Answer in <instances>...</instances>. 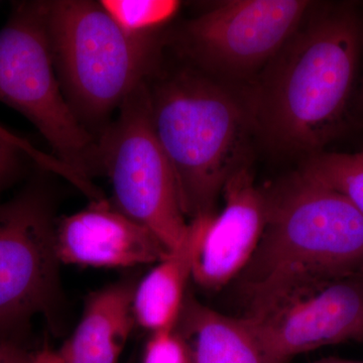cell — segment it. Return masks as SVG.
<instances>
[{
	"label": "cell",
	"mask_w": 363,
	"mask_h": 363,
	"mask_svg": "<svg viewBox=\"0 0 363 363\" xmlns=\"http://www.w3.org/2000/svg\"><path fill=\"white\" fill-rule=\"evenodd\" d=\"M362 14L315 2L291 39L245 86L257 138L279 154L310 156L342 130L362 62Z\"/></svg>",
	"instance_id": "obj_1"
},
{
	"label": "cell",
	"mask_w": 363,
	"mask_h": 363,
	"mask_svg": "<svg viewBox=\"0 0 363 363\" xmlns=\"http://www.w3.org/2000/svg\"><path fill=\"white\" fill-rule=\"evenodd\" d=\"M266 220L240 276L245 316L286 294L363 269V217L344 196L301 169L262 188Z\"/></svg>",
	"instance_id": "obj_2"
},
{
	"label": "cell",
	"mask_w": 363,
	"mask_h": 363,
	"mask_svg": "<svg viewBox=\"0 0 363 363\" xmlns=\"http://www.w3.org/2000/svg\"><path fill=\"white\" fill-rule=\"evenodd\" d=\"M154 77L147 82L150 121L182 211L189 221L216 213L227 181L250 167L257 133L245 88L188 63Z\"/></svg>",
	"instance_id": "obj_3"
},
{
	"label": "cell",
	"mask_w": 363,
	"mask_h": 363,
	"mask_svg": "<svg viewBox=\"0 0 363 363\" xmlns=\"http://www.w3.org/2000/svg\"><path fill=\"white\" fill-rule=\"evenodd\" d=\"M44 4L55 68L67 101L86 128L104 123L159 71V35H128L100 2Z\"/></svg>",
	"instance_id": "obj_4"
},
{
	"label": "cell",
	"mask_w": 363,
	"mask_h": 363,
	"mask_svg": "<svg viewBox=\"0 0 363 363\" xmlns=\"http://www.w3.org/2000/svg\"><path fill=\"white\" fill-rule=\"evenodd\" d=\"M0 102L44 136L54 157L88 187L101 172L98 140L81 123L57 77L44 1L16 4L0 30Z\"/></svg>",
	"instance_id": "obj_5"
},
{
	"label": "cell",
	"mask_w": 363,
	"mask_h": 363,
	"mask_svg": "<svg viewBox=\"0 0 363 363\" xmlns=\"http://www.w3.org/2000/svg\"><path fill=\"white\" fill-rule=\"evenodd\" d=\"M100 169L111 184V204L150 229L168 250L180 245L189 221L171 164L150 121L147 82L119 107L98 140Z\"/></svg>",
	"instance_id": "obj_6"
},
{
	"label": "cell",
	"mask_w": 363,
	"mask_h": 363,
	"mask_svg": "<svg viewBox=\"0 0 363 363\" xmlns=\"http://www.w3.org/2000/svg\"><path fill=\"white\" fill-rule=\"evenodd\" d=\"M308 0H227L187 20L176 35L187 63L245 87L281 51L310 13Z\"/></svg>",
	"instance_id": "obj_7"
},
{
	"label": "cell",
	"mask_w": 363,
	"mask_h": 363,
	"mask_svg": "<svg viewBox=\"0 0 363 363\" xmlns=\"http://www.w3.org/2000/svg\"><path fill=\"white\" fill-rule=\"evenodd\" d=\"M55 226L38 189L0 204V342L14 341L33 317L54 311L60 264Z\"/></svg>",
	"instance_id": "obj_8"
},
{
	"label": "cell",
	"mask_w": 363,
	"mask_h": 363,
	"mask_svg": "<svg viewBox=\"0 0 363 363\" xmlns=\"http://www.w3.org/2000/svg\"><path fill=\"white\" fill-rule=\"evenodd\" d=\"M245 318L274 363L327 345L363 341L362 276L303 286Z\"/></svg>",
	"instance_id": "obj_9"
},
{
	"label": "cell",
	"mask_w": 363,
	"mask_h": 363,
	"mask_svg": "<svg viewBox=\"0 0 363 363\" xmlns=\"http://www.w3.org/2000/svg\"><path fill=\"white\" fill-rule=\"evenodd\" d=\"M223 207L208 219L192 279L207 291H219L238 279L257 250L266 220L262 188L250 167L241 169L222 192Z\"/></svg>",
	"instance_id": "obj_10"
},
{
	"label": "cell",
	"mask_w": 363,
	"mask_h": 363,
	"mask_svg": "<svg viewBox=\"0 0 363 363\" xmlns=\"http://www.w3.org/2000/svg\"><path fill=\"white\" fill-rule=\"evenodd\" d=\"M55 248L60 264L93 267L157 264L169 253L150 229L106 199L64 217L55 226Z\"/></svg>",
	"instance_id": "obj_11"
},
{
	"label": "cell",
	"mask_w": 363,
	"mask_h": 363,
	"mask_svg": "<svg viewBox=\"0 0 363 363\" xmlns=\"http://www.w3.org/2000/svg\"><path fill=\"white\" fill-rule=\"evenodd\" d=\"M133 281L91 294L70 338L58 350L63 363H119L133 326Z\"/></svg>",
	"instance_id": "obj_12"
},
{
	"label": "cell",
	"mask_w": 363,
	"mask_h": 363,
	"mask_svg": "<svg viewBox=\"0 0 363 363\" xmlns=\"http://www.w3.org/2000/svg\"><path fill=\"white\" fill-rule=\"evenodd\" d=\"M210 216L189 221L180 245L169 250L140 283L135 284L133 315L136 323L150 333L175 328Z\"/></svg>",
	"instance_id": "obj_13"
},
{
	"label": "cell",
	"mask_w": 363,
	"mask_h": 363,
	"mask_svg": "<svg viewBox=\"0 0 363 363\" xmlns=\"http://www.w3.org/2000/svg\"><path fill=\"white\" fill-rule=\"evenodd\" d=\"M176 329L187 341L191 363H274L247 318L221 314L191 294Z\"/></svg>",
	"instance_id": "obj_14"
},
{
	"label": "cell",
	"mask_w": 363,
	"mask_h": 363,
	"mask_svg": "<svg viewBox=\"0 0 363 363\" xmlns=\"http://www.w3.org/2000/svg\"><path fill=\"white\" fill-rule=\"evenodd\" d=\"M300 169L344 196L363 217V150L350 154L321 150L308 156Z\"/></svg>",
	"instance_id": "obj_15"
},
{
	"label": "cell",
	"mask_w": 363,
	"mask_h": 363,
	"mask_svg": "<svg viewBox=\"0 0 363 363\" xmlns=\"http://www.w3.org/2000/svg\"><path fill=\"white\" fill-rule=\"evenodd\" d=\"M102 7L128 35H154L175 18L181 4L176 0H102Z\"/></svg>",
	"instance_id": "obj_16"
},
{
	"label": "cell",
	"mask_w": 363,
	"mask_h": 363,
	"mask_svg": "<svg viewBox=\"0 0 363 363\" xmlns=\"http://www.w3.org/2000/svg\"><path fill=\"white\" fill-rule=\"evenodd\" d=\"M28 161L35 162L45 169L61 174L80 190L84 188L82 181L56 157L48 156L45 152L35 149L28 140L0 125V191L20 176Z\"/></svg>",
	"instance_id": "obj_17"
},
{
	"label": "cell",
	"mask_w": 363,
	"mask_h": 363,
	"mask_svg": "<svg viewBox=\"0 0 363 363\" xmlns=\"http://www.w3.org/2000/svg\"><path fill=\"white\" fill-rule=\"evenodd\" d=\"M150 334L143 351L142 363H191L187 341L176 327Z\"/></svg>",
	"instance_id": "obj_18"
},
{
	"label": "cell",
	"mask_w": 363,
	"mask_h": 363,
	"mask_svg": "<svg viewBox=\"0 0 363 363\" xmlns=\"http://www.w3.org/2000/svg\"><path fill=\"white\" fill-rule=\"evenodd\" d=\"M35 357L16 341L0 342V363H35Z\"/></svg>",
	"instance_id": "obj_19"
},
{
	"label": "cell",
	"mask_w": 363,
	"mask_h": 363,
	"mask_svg": "<svg viewBox=\"0 0 363 363\" xmlns=\"http://www.w3.org/2000/svg\"><path fill=\"white\" fill-rule=\"evenodd\" d=\"M35 363H63L58 351H52L49 348L37 353Z\"/></svg>",
	"instance_id": "obj_20"
},
{
	"label": "cell",
	"mask_w": 363,
	"mask_h": 363,
	"mask_svg": "<svg viewBox=\"0 0 363 363\" xmlns=\"http://www.w3.org/2000/svg\"><path fill=\"white\" fill-rule=\"evenodd\" d=\"M362 61L363 66V16H362ZM363 69V68H362ZM357 108L359 109L360 116L363 118V73L362 77V84H360L359 91L357 95Z\"/></svg>",
	"instance_id": "obj_21"
},
{
	"label": "cell",
	"mask_w": 363,
	"mask_h": 363,
	"mask_svg": "<svg viewBox=\"0 0 363 363\" xmlns=\"http://www.w3.org/2000/svg\"><path fill=\"white\" fill-rule=\"evenodd\" d=\"M314 363H363L357 362H350V360L340 359V358H325Z\"/></svg>",
	"instance_id": "obj_22"
},
{
	"label": "cell",
	"mask_w": 363,
	"mask_h": 363,
	"mask_svg": "<svg viewBox=\"0 0 363 363\" xmlns=\"http://www.w3.org/2000/svg\"><path fill=\"white\" fill-rule=\"evenodd\" d=\"M360 276H362V281H363V269H362V272H360Z\"/></svg>",
	"instance_id": "obj_23"
}]
</instances>
